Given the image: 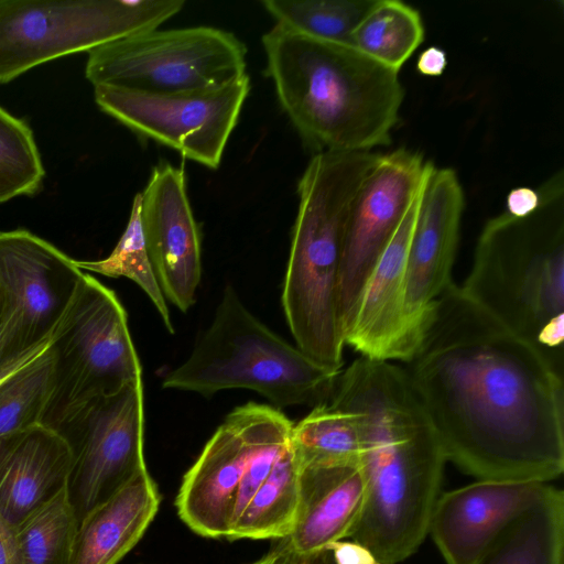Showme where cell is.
<instances>
[{
	"mask_svg": "<svg viewBox=\"0 0 564 564\" xmlns=\"http://www.w3.org/2000/svg\"><path fill=\"white\" fill-rule=\"evenodd\" d=\"M402 368L462 470L516 482L562 475L563 370L453 282Z\"/></svg>",
	"mask_w": 564,
	"mask_h": 564,
	"instance_id": "6da1fadb",
	"label": "cell"
},
{
	"mask_svg": "<svg viewBox=\"0 0 564 564\" xmlns=\"http://www.w3.org/2000/svg\"><path fill=\"white\" fill-rule=\"evenodd\" d=\"M333 406L356 420L366 484L361 516L349 539L379 564L409 557L429 534L446 456L404 369L360 357L340 371Z\"/></svg>",
	"mask_w": 564,
	"mask_h": 564,
	"instance_id": "7a4b0ae2",
	"label": "cell"
},
{
	"mask_svg": "<svg viewBox=\"0 0 564 564\" xmlns=\"http://www.w3.org/2000/svg\"><path fill=\"white\" fill-rule=\"evenodd\" d=\"M267 74L303 141L318 152H362L391 143L404 89L399 72L348 44L275 24L262 36Z\"/></svg>",
	"mask_w": 564,
	"mask_h": 564,
	"instance_id": "3957f363",
	"label": "cell"
},
{
	"mask_svg": "<svg viewBox=\"0 0 564 564\" xmlns=\"http://www.w3.org/2000/svg\"><path fill=\"white\" fill-rule=\"evenodd\" d=\"M538 208L489 219L462 292L563 370L564 174L538 189Z\"/></svg>",
	"mask_w": 564,
	"mask_h": 564,
	"instance_id": "277c9868",
	"label": "cell"
},
{
	"mask_svg": "<svg viewBox=\"0 0 564 564\" xmlns=\"http://www.w3.org/2000/svg\"><path fill=\"white\" fill-rule=\"evenodd\" d=\"M381 153L318 152L297 184L299 209L282 289V307L296 346L339 372L345 333L339 284L346 225L354 199Z\"/></svg>",
	"mask_w": 564,
	"mask_h": 564,
	"instance_id": "5b68a950",
	"label": "cell"
},
{
	"mask_svg": "<svg viewBox=\"0 0 564 564\" xmlns=\"http://www.w3.org/2000/svg\"><path fill=\"white\" fill-rule=\"evenodd\" d=\"M339 372L316 364L271 330L243 305L234 286L226 285L210 325L187 359L166 373L162 387L206 398L248 389L278 410L314 408L329 400Z\"/></svg>",
	"mask_w": 564,
	"mask_h": 564,
	"instance_id": "8992f818",
	"label": "cell"
},
{
	"mask_svg": "<svg viewBox=\"0 0 564 564\" xmlns=\"http://www.w3.org/2000/svg\"><path fill=\"white\" fill-rule=\"evenodd\" d=\"M52 392L42 425L57 431L90 401L142 381L127 314L116 294L84 273L56 327Z\"/></svg>",
	"mask_w": 564,
	"mask_h": 564,
	"instance_id": "52a82bcc",
	"label": "cell"
},
{
	"mask_svg": "<svg viewBox=\"0 0 564 564\" xmlns=\"http://www.w3.org/2000/svg\"><path fill=\"white\" fill-rule=\"evenodd\" d=\"M183 0H0V84L52 59L158 29Z\"/></svg>",
	"mask_w": 564,
	"mask_h": 564,
	"instance_id": "ba28073f",
	"label": "cell"
},
{
	"mask_svg": "<svg viewBox=\"0 0 564 564\" xmlns=\"http://www.w3.org/2000/svg\"><path fill=\"white\" fill-rule=\"evenodd\" d=\"M246 54L235 34L217 28L153 29L93 48L85 74L94 87L194 93L243 76Z\"/></svg>",
	"mask_w": 564,
	"mask_h": 564,
	"instance_id": "9c48e42d",
	"label": "cell"
},
{
	"mask_svg": "<svg viewBox=\"0 0 564 564\" xmlns=\"http://www.w3.org/2000/svg\"><path fill=\"white\" fill-rule=\"evenodd\" d=\"M83 274L75 260L30 231L0 232V303L6 323L0 378L48 346Z\"/></svg>",
	"mask_w": 564,
	"mask_h": 564,
	"instance_id": "30bf717a",
	"label": "cell"
},
{
	"mask_svg": "<svg viewBox=\"0 0 564 564\" xmlns=\"http://www.w3.org/2000/svg\"><path fill=\"white\" fill-rule=\"evenodd\" d=\"M56 432L73 452L67 491L79 524L147 469L142 381L90 401Z\"/></svg>",
	"mask_w": 564,
	"mask_h": 564,
	"instance_id": "8fae6325",
	"label": "cell"
},
{
	"mask_svg": "<svg viewBox=\"0 0 564 564\" xmlns=\"http://www.w3.org/2000/svg\"><path fill=\"white\" fill-rule=\"evenodd\" d=\"M94 88L98 107L137 134L217 169L249 95L250 78L245 74L212 89L170 95Z\"/></svg>",
	"mask_w": 564,
	"mask_h": 564,
	"instance_id": "7c38bea8",
	"label": "cell"
},
{
	"mask_svg": "<svg viewBox=\"0 0 564 564\" xmlns=\"http://www.w3.org/2000/svg\"><path fill=\"white\" fill-rule=\"evenodd\" d=\"M430 161L419 152L381 153L349 212L343 250L339 311L348 330L365 284L424 182Z\"/></svg>",
	"mask_w": 564,
	"mask_h": 564,
	"instance_id": "4fadbf2b",
	"label": "cell"
},
{
	"mask_svg": "<svg viewBox=\"0 0 564 564\" xmlns=\"http://www.w3.org/2000/svg\"><path fill=\"white\" fill-rule=\"evenodd\" d=\"M464 206V191L456 172L431 162L420 192L405 270V313L412 354L437 299L452 283Z\"/></svg>",
	"mask_w": 564,
	"mask_h": 564,
	"instance_id": "5bb4252c",
	"label": "cell"
},
{
	"mask_svg": "<svg viewBox=\"0 0 564 564\" xmlns=\"http://www.w3.org/2000/svg\"><path fill=\"white\" fill-rule=\"evenodd\" d=\"M141 194V223L149 257L169 302L187 312L202 275L200 236L183 167L155 165Z\"/></svg>",
	"mask_w": 564,
	"mask_h": 564,
	"instance_id": "9a60e30c",
	"label": "cell"
},
{
	"mask_svg": "<svg viewBox=\"0 0 564 564\" xmlns=\"http://www.w3.org/2000/svg\"><path fill=\"white\" fill-rule=\"evenodd\" d=\"M549 482L478 480L440 495L429 533L447 564H479L503 529Z\"/></svg>",
	"mask_w": 564,
	"mask_h": 564,
	"instance_id": "2e32d148",
	"label": "cell"
},
{
	"mask_svg": "<svg viewBox=\"0 0 564 564\" xmlns=\"http://www.w3.org/2000/svg\"><path fill=\"white\" fill-rule=\"evenodd\" d=\"M248 453L245 404L226 416L183 478L175 505L180 518L197 534L228 539Z\"/></svg>",
	"mask_w": 564,
	"mask_h": 564,
	"instance_id": "e0dca14e",
	"label": "cell"
},
{
	"mask_svg": "<svg viewBox=\"0 0 564 564\" xmlns=\"http://www.w3.org/2000/svg\"><path fill=\"white\" fill-rule=\"evenodd\" d=\"M420 192L371 271L346 332L345 344L364 358L404 364L412 355L405 313V270Z\"/></svg>",
	"mask_w": 564,
	"mask_h": 564,
	"instance_id": "ac0fdd59",
	"label": "cell"
},
{
	"mask_svg": "<svg viewBox=\"0 0 564 564\" xmlns=\"http://www.w3.org/2000/svg\"><path fill=\"white\" fill-rule=\"evenodd\" d=\"M366 484L360 464L306 466L300 471V498L284 550L306 556L349 538L361 516Z\"/></svg>",
	"mask_w": 564,
	"mask_h": 564,
	"instance_id": "d6986e66",
	"label": "cell"
},
{
	"mask_svg": "<svg viewBox=\"0 0 564 564\" xmlns=\"http://www.w3.org/2000/svg\"><path fill=\"white\" fill-rule=\"evenodd\" d=\"M73 452L56 431L36 425L0 437V512L15 527L67 485Z\"/></svg>",
	"mask_w": 564,
	"mask_h": 564,
	"instance_id": "ffe728a7",
	"label": "cell"
},
{
	"mask_svg": "<svg viewBox=\"0 0 564 564\" xmlns=\"http://www.w3.org/2000/svg\"><path fill=\"white\" fill-rule=\"evenodd\" d=\"M159 506L156 485L144 469L79 522L69 564H117L141 539Z\"/></svg>",
	"mask_w": 564,
	"mask_h": 564,
	"instance_id": "44dd1931",
	"label": "cell"
},
{
	"mask_svg": "<svg viewBox=\"0 0 564 564\" xmlns=\"http://www.w3.org/2000/svg\"><path fill=\"white\" fill-rule=\"evenodd\" d=\"M563 549L564 494L549 484L503 529L479 564H563Z\"/></svg>",
	"mask_w": 564,
	"mask_h": 564,
	"instance_id": "7402d4cb",
	"label": "cell"
},
{
	"mask_svg": "<svg viewBox=\"0 0 564 564\" xmlns=\"http://www.w3.org/2000/svg\"><path fill=\"white\" fill-rule=\"evenodd\" d=\"M300 465L291 441L234 523L228 539H284L294 524L300 498Z\"/></svg>",
	"mask_w": 564,
	"mask_h": 564,
	"instance_id": "603a6c76",
	"label": "cell"
},
{
	"mask_svg": "<svg viewBox=\"0 0 564 564\" xmlns=\"http://www.w3.org/2000/svg\"><path fill=\"white\" fill-rule=\"evenodd\" d=\"M424 40L420 12L399 0H375L352 33L351 46L400 70Z\"/></svg>",
	"mask_w": 564,
	"mask_h": 564,
	"instance_id": "cb8c5ba5",
	"label": "cell"
},
{
	"mask_svg": "<svg viewBox=\"0 0 564 564\" xmlns=\"http://www.w3.org/2000/svg\"><path fill=\"white\" fill-rule=\"evenodd\" d=\"M300 468L360 464L361 446L355 416L328 402L318 404L291 432Z\"/></svg>",
	"mask_w": 564,
	"mask_h": 564,
	"instance_id": "d4e9b609",
	"label": "cell"
},
{
	"mask_svg": "<svg viewBox=\"0 0 564 564\" xmlns=\"http://www.w3.org/2000/svg\"><path fill=\"white\" fill-rule=\"evenodd\" d=\"M77 529L66 485L13 527L21 564H69Z\"/></svg>",
	"mask_w": 564,
	"mask_h": 564,
	"instance_id": "484cf974",
	"label": "cell"
},
{
	"mask_svg": "<svg viewBox=\"0 0 564 564\" xmlns=\"http://www.w3.org/2000/svg\"><path fill=\"white\" fill-rule=\"evenodd\" d=\"M375 0H263L275 24L319 41L351 45Z\"/></svg>",
	"mask_w": 564,
	"mask_h": 564,
	"instance_id": "4316f807",
	"label": "cell"
},
{
	"mask_svg": "<svg viewBox=\"0 0 564 564\" xmlns=\"http://www.w3.org/2000/svg\"><path fill=\"white\" fill-rule=\"evenodd\" d=\"M52 381L53 354L48 344L0 382V437L43 423Z\"/></svg>",
	"mask_w": 564,
	"mask_h": 564,
	"instance_id": "83f0119b",
	"label": "cell"
},
{
	"mask_svg": "<svg viewBox=\"0 0 564 564\" xmlns=\"http://www.w3.org/2000/svg\"><path fill=\"white\" fill-rule=\"evenodd\" d=\"M79 270L110 278H127L133 281L149 296L160 314L166 330L174 333L166 300L156 280L141 223V194L132 203L127 227L112 252L105 259L95 261H76Z\"/></svg>",
	"mask_w": 564,
	"mask_h": 564,
	"instance_id": "f1b7e54d",
	"label": "cell"
},
{
	"mask_svg": "<svg viewBox=\"0 0 564 564\" xmlns=\"http://www.w3.org/2000/svg\"><path fill=\"white\" fill-rule=\"evenodd\" d=\"M44 175L32 130L0 107V203L36 193Z\"/></svg>",
	"mask_w": 564,
	"mask_h": 564,
	"instance_id": "f546056e",
	"label": "cell"
},
{
	"mask_svg": "<svg viewBox=\"0 0 564 564\" xmlns=\"http://www.w3.org/2000/svg\"><path fill=\"white\" fill-rule=\"evenodd\" d=\"M506 202L507 213L516 217H523L538 208L540 196L538 189L520 186L509 192Z\"/></svg>",
	"mask_w": 564,
	"mask_h": 564,
	"instance_id": "4dcf8cb0",
	"label": "cell"
},
{
	"mask_svg": "<svg viewBox=\"0 0 564 564\" xmlns=\"http://www.w3.org/2000/svg\"><path fill=\"white\" fill-rule=\"evenodd\" d=\"M337 564H379L362 546L350 542H338L332 547Z\"/></svg>",
	"mask_w": 564,
	"mask_h": 564,
	"instance_id": "1f68e13d",
	"label": "cell"
},
{
	"mask_svg": "<svg viewBox=\"0 0 564 564\" xmlns=\"http://www.w3.org/2000/svg\"><path fill=\"white\" fill-rule=\"evenodd\" d=\"M447 66V56L444 50L437 46L425 48L417 57L416 69L425 76H440Z\"/></svg>",
	"mask_w": 564,
	"mask_h": 564,
	"instance_id": "d6a6232c",
	"label": "cell"
},
{
	"mask_svg": "<svg viewBox=\"0 0 564 564\" xmlns=\"http://www.w3.org/2000/svg\"><path fill=\"white\" fill-rule=\"evenodd\" d=\"M0 564H21L11 527L0 512Z\"/></svg>",
	"mask_w": 564,
	"mask_h": 564,
	"instance_id": "836d02e7",
	"label": "cell"
},
{
	"mask_svg": "<svg viewBox=\"0 0 564 564\" xmlns=\"http://www.w3.org/2000/svg\"><path fill=\"white\" fill-rule=\"evenodd\" d=\"M288 554L289 564H337L332 549H327L306 556H296L290 553Z\"/></svg>",
	"mask_w": 564,
	"mask_h": 564,
	"instance_id": "e575fe53",
	"label": "cell"
},
{
	"mask_svg": "<svg viewBox=\"0 0 564 564\" xmlns=\"http://www.w3.org/2000/svg\"><path fill=\"white\" fill-rule=\"evenodd\" d=\"M252 564H289V554L280 543L279 547L272 550Z\"/></svg>",
	"mask_w": 564,
	"mask_h": 564,
	"instance_id": "d590c367",
	"label": "cell"
},
{
	"mask_svg": "<svg viewBox=\"0 0 564 564\" xmlns=\"http://www.w3.org/2000/svg\"><path fill=\"white\" fill-rule=\"evenodd\" d=\"M4 330H6V323H4V317H3L2 307H1V303H0V355H1L2 345H3Z\"/></svg>",
	"mask_w": 564,
	"mask_h": 564,
	"instance_id": "8d00e7d4",
	"label": "cell"
},
{
	"mask_svg": "<svg viewBox=\"0 0 564 564\" xmlns=\"http://www.w3.org/2000/svg\"><path fill=\"white\" fill-rule=\"evenodd\" d=\"M8 376H9V375H8ZM6 377H7V376H6ZM6 377L1 378V379H0V382H1Z\"/></svg>",
	"mask_w": 564,
	"mask_h": 564,
	"instance_id": "74e56055",
	"label": "cell"
},
{
	"mask_svg": "<svg viewBox=\"0 0 564 564\" xmlns=\"http://www.w3.org/2000/svg\"><path fill=\"white\" fill-rule=\"evenodd\" d=\"M252 564V563H251Z\"/></svg>",
	"mask_w": 564,
	"mask_h": 564,
	"instance_id": "f35d334b",
	"label": "cell"
}]
</instances>
